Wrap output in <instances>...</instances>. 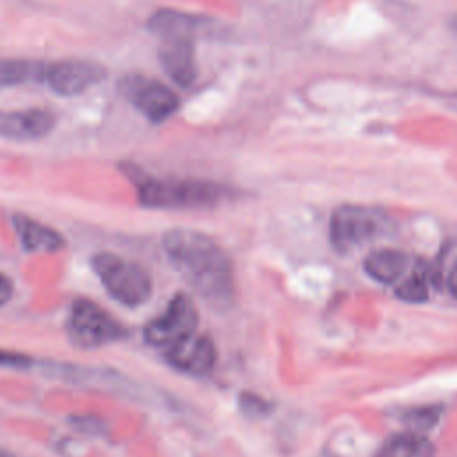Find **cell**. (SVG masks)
Masks as SVG:
<instances>
[{
  "label": "cell",
  "instance_id": "obj_3",
  "mask_svg": "<svg viewBox=\"0 0 457 457\" xmlns=\"http://www.w3.org/2000/svg\"><path fill=\"white\" fill-rule=\"evenodd\" d=\"M393 228L395 221L386 211L370 205L345 204L330 214L328 237L330 245L345 253L387 236Z\"/></svg>",
  "mask_w": 457,
  "mask_h": 457
},
{
  "label": "cell",
  "instance_id": "obj_8",
  "mask_svg": "<svg viewBox=\"0 0 457 457\" xmlns=\"http://www.w3.org/2000/svg\"><path fill=\"white\" fill-rule=\"evenodd\" d=\"M105 77V70L91 61L82 59H64L48 64L45 80L48 87L61 96H73L87 87L95 86Z\"/></svg>",
  "mask_w": 457,
  "mask_h": 457
},
{
  "label": "cell",
  "instance_id": "obj_21",
  "mask_svg": "<svg viewBox=\"0 0 457 457\" xmlns=\"http://www.w3.org/2000/svg\"><path fill=\"white\" fill-rule=\"evenodd\" d=\"M12 293H14L12 280L7 275L0 273V307H4L12 298Z\"/></svg>",
  "mask_w": 457,
  "mask_h": 457
},
{
  "label": "cell",
  "instance_id": "obj_7",
  "mask_svg": "<svg viewBox=\"0 0 457 457\" xmlns=\"http://www.w3.org/2000/svg\"><path fill=\"white\" fill-rule=\"evenodd\" d=\"M118 86L121 95L154 123L164 121L180 105L175 91L159 80L143 75H127L120 80Z\"/></svg>",
  "mask_w": 457,
  "mask_h": 457
},
{
  "label": "cell",
  "instance_id": "obj_4",
  "mask_svg": "<svg viewBox=\"0 0 457 457\" xmlns=\"http://www.w3.org/2000/svg\"><path fill=\"white\" fill-rule=\"evenodd\" d=\"M91 266L105 291L118 303L139 307L150 300L154 282L141 264L112 252H98L93 255Z\"/></svg>",
  "mask_w": 457,
  "mask_h": 457
},
{
  "label": "cell",
  "instance_id": "obj_18",
  "mask_svg": "<svg viewBox=\"0 0 457 457\" xmlns=\"http://www.w3.org/2000/svg\"><path fill=\"white\" fill-rule=\"evenodd\" d=\"M441 405H423V407H414L403 414V421L416 430H427L432 428L439 418H441Z\"/></svg>",
  "mask_w": 457,
  "mask_h": 457
},
{
  "label": "cell",
  "instance_id": "obj_6",
  "mask_svg": "<svg viewBox=\"0 0 457 457\" xmlns=\"http://www.w3.org/2000/svg\"><path fill=\"white\" fill-rule=\"evenodd\" d=\"M198 327V311L193 298L186 293H175L166 309L150 320L143 330L145 341L162 352L191 337Z\"/></svg>",
  "mask_w": 457,
  "mask_h": 457
},
{
  "label": "cell",
  "instance_id": "obj_20",
  "mask_svg": "<svg viewBox=\"0 0 457 457\" xmlns=\"http://www.w3.org/2000/svg\"><path fill=\"white\" fill-rule=\"evenodd\" d=\"M30 359L25 357L23 353H16V352H4L0 350V366H14V368H23L29 366Z\"/></svg>",
  "mask_w": 457,
  "mask_h": 457
},
{
  "label": "cell",
  "instance_id": "obj_14",
  "mask_svg": "<svg viewBox=\"0 0 457 457\" xmlns=\"http://www.w3.org/2000/svg\"><path fill=\"white\" fill-rule=\"evenodd\" d=\"M205 27V21L198 16L175 11V9H161L152 14L148 20V29L162 37L170 34H193L198 36Z\"/></svg>",
  "mask_w": 457,
  "mask_h": 457
},
{
  "label": "cell",
  "instance_id": "obj_9",
  "mask_svg": "<svg viewBox=\"0 0 457 457\" xmlns=\"http://www.w3.org/2000/svg\"><path fill=\"white\" fill-rule=\"evenodd\" d=\"M195 37L191 34L162 36L159 46V61L168 77L180 87H189L196 79Z\"/></svg>",
  "mask_w": 457,
  "mask_h": 457
},
{
  "label": "cell",
  "instance_id": "obj_16",
  "mask_svg": "<svg viewBox=\"0 0 457 457\" xmlns=\"http://www.w3.org/2000/svg\"><path fill=\"white\" fill-rule=\"evenodd\" d=\"M48 64L30 59H0V87L45 80Z\"/></svg>",
  "mask_w": 457,
  "mask_h": 457
},
{
  "label": "cell",
  "instance_id": "obj_5",
  "mask_svg": "<svg viewBox=\"0 0 457 457\" xmlns=\"http://www.w3.org/2000/svg\"><path fill=\"white\" fill-rule=\"evenodd\" d=\"M66 332L71 343L84 350L100 348L129 336V330L111 312L87 298L73 302L66 320Z\"/></svg>",
  "mask_w": 457,
  "mask_h": 457
},
{
  "label": "cell",
  "instance_id": "obj_12",
  "mask_svg": "<svg viewBox=\"0 0 457 457\" xmlns=\"http://www.w3.org/2000/svg\"><path fill=\"white\" fill-rule=\"evenodd\" d=\"M364 271L380 284H398L411 268V257L396 248H378L364 259Z\"/></svg>",
  "mask_w": 457,
  "mask_h": 457
},
{
  "label": "cell",
  "instance_id": "obj_11",
  "mask_svg": "<svg viewBox=\"0 0 457 457\" xmlns=\"http://www.w3.org/2000/svg\"><path fill=\"white\" fill-rule=\"evenodd\" d=\"M55 125L52 112L45 109L0 111V137L30 141L46 136Z\"/></svg>",
  "mask_w": 457,
  "mask_h": 457
},
{
  "label": "cell",
  "instance_id": "obj_1",
  "mask_svg": "<svg viewBox=\"0 0 457 457\" xmlns=\"http://www.w3.org/2000/svg\"><path fill=\"white\" fill-rule=\"evenodd\" d=\"M162 248L182 280L214 309H228L236 296L234 264L228 253L207 234L195 228H171Z\"/></svg>",
  "mask_w": 457,
  "mask_h": 457
},
{
  "label": "cell",
  "instance_id": "obj_23",
  "mask_svg": "<svg viewBox=\"0 0 457 457\" xmlns=\"http://www.w3.org/2000/svg\"><path fill=\"white\" fill-rule=\"evenodd\" d=\"M450 27H452V30L457 34V16H453V18H452V21H450Z\"/></svg>",
  "mask_w": 457,
  "mask_h": 457
},
{
  "label": "cell",
  "instance_id": "obj_13",
  "mask_svg": "<svg viewBox=\"0 0 457 457\" xmlns=\"http://www.w3.org/2000/svg\"><path fill=\"white\" fill-rule=\"evenodd\" d=\"M12 223L20 236V243L27 252H57L64 245V239L57 230L25 214H14Z\"/></svg>",
  "mask_w": 457,
  "mask_h": 457
},
{
  "label": "cell",
  "instance_id": "obj_24",
  "mask_svg": "<svg viewBox=\"0 0 457 457\" xmlns=\"http://www.w3.org/2000/svg\"><path fill=\"white\" fill-rule=\"evenodd\" d=\"M0 457H12L11 453H4V452H0Z\"/></svg>",
  "mask_w": 457,
  "mask_h": 457
},
{
  "label": "cell",
  "instance_id": "obj_22",
  "mask_svg": "<svg viewBox=\"0 0 457 457\" xmlns=\"http://www.w3.org/2000/svg\"><path fill=\"white\" fill-rule=\"evenodd\" d=\"M446 287H448V291H450L453 296H457V261L453 262L452 270L448 271V277H446Z\"/></svg>",
  "mask_w": 457,
  "mask_h": 457
},
{
  "label": "cell",
  "instance_id": "obj_19",
  "mask_svg": "<svg viewBox=\"0 0 457 457\" xmlns=\"http://www.w3.org/2000/svg\"><path fill=\"white\" fill-rule=\"evenodd\" d=\"M239 409L248 418H259V416H264L270 411V403L264 398H261L253 393H243L239 396Z\"/></svg>",
  "mask_w": 457,
  "mask_h": 457
},
{
  "label": "cell",
  "instance_id": "obj_15",
  "mask_svg": "<svg viewBox=\"0 0 457 457\" xmlns=\"http://www.w3.org/2000/svg\"><path fill=\"white\" fill-rule=\"evenodd\" d=\"M436 448L432 441L420 432L395 434L384 441L375 457H434Z\"/></svg>",
  "mask_w": 457,
  "mask_h": 457
},
{
  "label": "cell",
  "instance_id": "obj_17",
  "mask_svg": "<svg viewBox=\"0 0 457 457\" xmlns=\"http://www.w3.org/2000/svg\"><path fill=\"white\" fill-rule=\"evenodd\" d=\"M395 295L409 303L428 300V266L423 262L416 264V268L396 284Z\"/></svg>",
  "mask_w": 457,
  "mask_h": 457
},
{
  "label": "cell",
  "instance_id": "obj_10",
  "mask_svg": "<svg viewBox=\"0 0 457 457\" xmlns=\"http://www.w3.org/2000/svg\"><path fill=\"white\" fill-rule=\"evenodd\" d=\"M166 361L177 370L189 375H207L216 364V346L211 337L196 336L184 339L164 352Z\"/></svg>",
  "mask_w": 457,
  "mask_h": 457
},
{
  "label": "cell",
  "instance_id": "obj_2",
  "mask_svg": "<svg viewBox=\"0 0 457 457\" xmlns=\"http://www.w3.org/2000/svg\"><path fill=\"white\" fill-rule=\"evenodd\" d=\"M137 200L150 209H205L230 198L234 191L212 180L150 177L134 173Z\"/></svg>",
  "mask_w": 457,
  "mask_h": 457
}]
</instances>
